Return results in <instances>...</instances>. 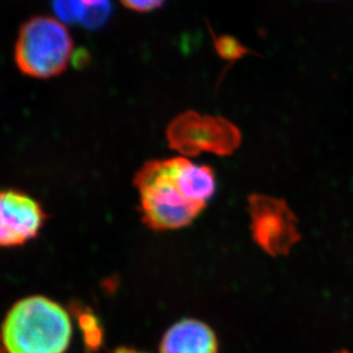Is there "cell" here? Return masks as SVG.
Here are the masks:
<instances>
[{
    "label": "cell",
    "instance_id": "8",
    "mask_svg": "<svg viewBox=\"0 0 353 353\" xmlns=\"http://www.w3.org/2000/svg\"><path fill=\"white\" fill-rule=\"evenodd\" d=\"M54 12L62 23H81L87 12L83 0H53Z\"/></svg>",
    "mask_w": 353,
    "mask_h": 353
},
{
    "label": "cell",
    "instance_id": "4",
    "mask_svg": "<svg viewBox=\"0 0 353 353\" xmlns=\"http://www.w3.org/2000/svg\"><path fill=\"white\" fill-rule=\"evenodd\" d=\"M170 147L184 156L203 152L228 156L239 148L241 134L236 125L222 117L187 111L170 123L166 132Z\"/></svg>",
    "mask_w": 353,
    "mask_h": 353
},
{
    "label": "cell",
    "instance_id": "2",
    "mask_svg": "<svg viewBox=\"0 0 353 353\" xmlns=\"http://www.w3.org/2000/svg\"><path fill=\"white\" fill-rule=\"evenodd\" d=\"M0 336L6 353H65L72 339V323L60 304L34 295L10 307Z\"/></svg>",
    "mask_w": 353,
    "mask_h": 353
},
{
    "label": "cell",
    "instance_id": "13",
    "mask_svg": "<svg viewBox=\"0 0 353 353\" xmlns=\"http://www.w3.org/2000/svg\"><path fill=\"white\" fill-rule=\"evenodd\" d=\"M0 353H6V351L3 349V342H1V336H0Z\"/></svg>",
    "mask_w": 353,
    "mask_h": 353
},
{
    "label": "cell",
    "instance_id": "11",
    "mask_svg": "<svg viewBox=\"0 0 353 353\" xmlns=\"http://www.w3.org/2000/svg\"><path fill=\"white\" fill-rule=\"evenodd\" d=\"M112 353H147L142 352V351L137 350V349H133V347H117L116 350Z\"/></svg>",
    "mask_w": 353,
    "mask_h": 353
},
{
    "label": "cell",
    "instance_id": "5",
    "mask_svg": "<svg viewBox=\"0 0 353 353\" xmlns=\"http://www.w3.org/2000/svg\"><path fill=\"white\" fill-rule=\"evenodd\" d=\"M250 213L254 238L268 253H287L299 239L296 219L283 200L254 194L250 198Z\"/></svg>",
    "mask_w": 353,
    "mask_h": 353
},
{
    "label": "cell",
    "instance_id": "1",
    "mask_svg": "<svg viewBox=\"0 0 353 353\" xmlns=\"http://www.w3.org/2000/svg\"><path fill=\"white\" fill-rule=\"evenodd\" d=\"M134 184L140 194L142 221L154 231L190 225L216 190L214 170L183 157L144 163Z\"/></svg>",
    "mask_w": 353,
    "mask_h": 353
},
{
    "label": "cell",
    "instance_id": "6",
    "mask_svg": "<svg viewBox=\"0 0 353 353\" xmlns=\"http://www.w3.org/2000/svg\"><path fill=\"white\" fill-rule=\"evenodd\" d=\"M46 220L43 207L32 196L0 191V248L23 246L39 234Z\"/></svg>",
    "mask_w": 353,
    "mask_h": 353
},
{
    "label": "cell",
    "instance_id": "3",
    "mask_svg": "<svg viewBox=\"0 0 353 353\" xmlns=\"http://www.w3.org/2000/svg\"><path fill=\"white\" fill-rule=\"evenodd\" d=\"M72 50V38L61 21L50 17H32L19 31L15 62L22 74L48 79L67 69Z\"/></svg>",
    "mask_w": 353,
    "mask_h": 353
},
{
    "label": "cell",
    "instance_id": "10",
    "mask_svg": "<svg viewBox=\"0 0 353 353\" xmlns=\"http://www.w3.org/2000/svg\"><path fill=\"white\" fill-rule=\"evenodd\" d=\"M120 1L127 8L140 12V13H145V12L159 8L165 3V0H120Z\"/></svg>",
    "mask_w": 353,
    "mask_h": 353
},
{
    "label": "cell",
    "instance_id": "12",
    "mask_svg": "<svg viewBox=\"0 0 353 353\" xmlns=\"http://www.w3.org/2000/svg\"><path fill=\"white\" fill-rule=\"evenodd\" d=\"M85 3H86L87 8H90V7L97 6V5H100V3H105L108 0H83Z\"/></svg>",
    "mask_w": 353,
    "mask_h": 353
},
{
    "label": "cell",
    "instance_id": "14",
    "mask_svg": "<svg viewBox=\"0 0 353 353\" xmlns=\"http://www.w3.org/2000/svg\"><path fill=\"white\" fill-rule=\"evenodd\" d=\"M336 353H351V352H349V351H347V350H342V351H339V352H336Z\"/></svg>",
    "mask_w": 353,
    "mask_h": 353
},
{
    "label": "cell",
    "instance_id": "9",
    "mask_svg": "<svg viewBox=\"0 0 353 353\" xmlns=\"http://www.w3.org/2000/svg\"><path fill=\"white\" fill-rule=\"evenodd\" d=\"M214 41H215V47H216L217 53L220 54V57H223L225 60L231 61V62L250 53V50H247L246 47H243L241 43H238L234 38L230 37V36L214 38Z\"/></svg>",
    "mask_w": 353,
    "mask_h": 353
},
{
    "label": "cell",
    "instance_id": "7",
    "mask_svg": "<svg viewBox=\"0 0 353 353\" xmlns=\"http://www.w3.org/2000/svg\"><path fill=\"white\" fill-rule=\"evenodd\" d=\"M160 353H219L216 334L207 323L183 319L174 323L160 342Z\"/></svg>",
    "mask_w": 353,
    "mask_h": 353
}]
</instances>
